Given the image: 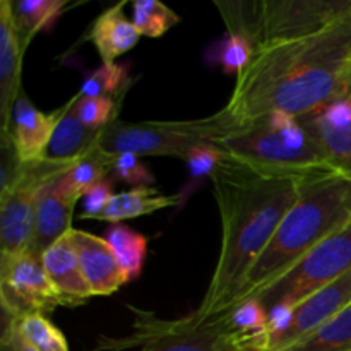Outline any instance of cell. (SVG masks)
I'll list each match as a JSON object with an SVG mask.
<instances>
[{
  "label": "cell",
  "mask_w": 351,
  "mask_h": 351,
  "mask_svg": "<svg viewBox=\"0 0 351 351\" xmlns=\"http://www.w3.org/2000/svg\"><path fill=\"white\" fill-rule=\"evenodd\" d=\"M228 31L252 41L225 108L237 123L302 117L351 84V0L216 2Z\"/></svg>",
  "instance_id": "obj_1"
},
{
  "label": "cell",
  "mask_w": 351,
  "mask_h": 351,
  "mask_svg": "<svg viewBox=\"0 0 351 351\" xmlns=\"http://www.w3.org/2000/svg\"><path fill=\"white\" fill-rule=\"evenodd\" d=\"M221 221V245L213 278L195 314L219 315L235 305L247 274L266 250L304 182L269 173L230 156L211 175Z\"/></svg>",
  "instance_id": "obj_2"
},
{
  "label": "cell",
  "mask_w": 351,
  "mask_h": 351,
  "mask_svg": "<svg viewBox=\"0 0 351 351\" xmlns=\"http://www.w3.org/2000/svg\"><path fill=\"white\" fill-rule=\"evenodd\" d=\"M350 219L351 177L329 175L305 182L297 202L247 274L235 305L259 297Z\"/></svg>",
  "instance_id": "obj_3"
},
{
  "label": "cell",
  "mask_w": 351,
  "mask_h": 351,
  "mask_svg": "<svg viewBox=\"0 0 351 351\" xmlns=\"http://www.w3.org/2000/svg\"><path fill=\"white\" fill-rule=\"evenodd\" d=\"M216 146L250 167L293 177L304 184L339 175L326 163L300 117L283 112L267 113L240 123Z\"/></svg>",
  "instance_id": "obj_4"
},
{
  "label": "cell",
  "mask_w": 351,
  "mask_h": 351,
  "mask_svg": "<svg viewBox=\"0 0 351 351\" xmlns=\"http://www.w3.org/2000/svg\"><path fill=\"white\" fill-rule=\"evenodd\" d=\"M132 314L130 332L123 338L99 336L95 351H266L256 339L239 335L225 314H195L163 319L153 311L127 305Z\"/></svg>",
  "instance_id": "obj_5"
},
{
  "label": "cell",
  "mask_w": 351,
  "mask_h": 351,
  "mask_svg": "<svg viewBox=\"0 0 351 351\" xmlns=\"http://www.w3.org/2000/svg\"><path fill=\"white\" fill-rule=\"evenodd\" d=\"M239 123L223 106L209 117L173 122H119L101 130L98 147L105 153H130L136 156H187L192 147L219 143Z\"/></svg>",
  "instance_id": "obj_6"
},
{
  "label": "cell",
  "mask_w": 351,
  "mask_h": 351,
  "mask_svg": "<svg viewBox=\"0 0 351 351\" xmlns=\"http://www.w3.org/2000/svg\"><path fill=\"white\" fill-rule=\"evenodd\" d=\"M351 271V219L319 243L280 281L259 295L269 314L293 312L297 305L321 288Z\"/></svg>",
  "instance_id": "obj_7"
},
{
  "label": "cell",
  "mask_w": 351,
  "mask_h": 351,
  "mask_svg": "<svg viewBox=\"0 0 351 351\" xmlns=\"http://www.w3.org/2000/svg\"><path fill=\"white\" fill-rule=\"evenodd\" d=\"M74 163L47 158L36 163H24L16 184L0 192V263L27 252L34 232L38 192L51 178L64 175Z\"/></svg>",
  "instance_id": "obj_8"
},
{
  "label": "cell",
  "mask_w": 351,
  "mask_h": 351,
  "mask_svg": "<svg viewBox=\"0 0 351 351\" xmlns=\"http://www.w3.org/2000/svg\"><path fill=\"white\" fill-rule=\"evenodd\" d=\"M0 305L3 317L12 321L33 314L47 315L64 307L41 257L31 254L0 263Z\"/></svg>",
  "instance_id": "obj_9"
},
{
  "label": "cell",
  "mask_w": 351,
  "mask_h": 351,
  "mask_svg": "<svg viewBox=\"0 0 351 351\" xmlns=\"http://www.w3.org/2000/svg\"><path fill=\"white\" fill-rule=\"evenodd\" d=\"M351 305V271L293 308L287 328L271 336L267 351H290Z\"/></svg>",
  "instance_id": "obj_10"
},
{
  "label": "cell",
  "mask_w": 351,
  "mask_h": 351,
  "mask_svg": "<svg viewBox=\"0 0 351 351\" xmlns=\"http://www.w3.org/2000/svg\"><path fill=\"white\" fill-rule=\"evenodd\" d=\"M300 120L326 163L336 173L351 177V84Z\"/></svg>",
  "instance_id": "obj_11"
},
{
  "label": "cell",
  "mask_w": 351,
  "mask_h": 351,
  "mask_svg": "<svg viewBox=\"0 0 351 351\" xmlns=\"http://www.w3.org/2000/svg\"><path fill=\"white\" fill-rule=\"evenodd\" d=\"M62 113L64 106L53 112H41L21 91L14 103L9 132L0 137V143H10L23 163H36L45 160L48 144Z\"/></svg>",
  "instance_id": "obj_12"
},
{
  "label": "cell",
  "mask_w": 351,
  "mask_h": 351,
  "mask_svg": "<svg viewBox=\"0 0 351 351\" xmlns=\"http://www.w3.org/2000/svg\"><path fill=\"white\" fill-rule=\"evenodd\" d=\"M23 50L14 19L12 2H0V137L7 136L12 120V108L21 89Z\"/></svg>",
  "instance_id": "obj_13"
},
{
  "label": "cell",
  "mask_w": 351,
  "mask_h": 351,
  "mask_svg": "<svg viewBox=\"0 0 351 351\" xmlns=\"http://www.w3.org/2000/svg\"><path fill=\"white\" fill-rule=\"evenodd\" d=\"M69 233L93 297H106L119 291L125 285V278L108 242L82 230L72 228Z\"/></svg>",
  "instance_id": "obj_14"
},
{
  "label": "cell",
  "mask_w": 351,
  "mask_h": 351,
  "mask_svg": "<svg viewBox=\"0 0 351 351\" xmlns=\"http://www.w3.org/2000/svg\"><path fill=\"white\" fill-rule=\"evenodd\" d=\"M62 177V175H60ZM51 178L38 192L36 213H34V232L29 249L26 254L41 257L48 247L67 235L72 230V213L75 202H72L62 192L58 178Z\"/></svg>",
  "instance_id": "obj_15"
},
{
  "label": "cell",
  "mask_w": 351,
  "mask_h": 351,
  "mask_svg": "<svg viewBox=\"0 0 351 351\" xmlns=\"http://www.w3.org/2000/svg\"><path fill=\"white\" fill-rule=\"evenodd\" d=\"M41 263H43L51 285L60 295L64 307L82 305L93 297L91 290L84 280V274H82L71 233L64 235L53 245L48 247L41 256Z\"/></svg>",
  "instance_id": "obj_16"
},
{
  "label": "cell",
  "mask_w": 351,
  "mask_h": 351,
  "mask_svg": "<svg viewBox=\"0 0 351 351\" xmlns=\"http://www.w3.org/2000/svg\"><path fill=\"white\" fill-rule=\"evenodd\" d=\"M123 7L125 2L108 7L93 21L86 34V38L95 45L101 64H113L115 58L132 50L141 40L139 31L123 14Z\"/></svg>",
  "instance_id": "obj_17"
},
{
  "label": "cell",
  "mask_w": 351,
  "mask_h": 351,
  "mask_svg": "<svg viewBox=\"0 0 351 351\" xmlns=\"http://www.w3.org/2000/svg\"><path fill=\"white\" fill-rule=\"evenodd\" d=\"M75 101H77V95L72 96L64 105V113L48 144L47 156H45L47 160L62 161V163L77 161L98 146V137L101 132L88 129L81 122L75 110Z\"/></svg>",
  "instance_id": "obj_18"
},
{
  "label": "cell",
  "mask_w": 351,
  "mask_h": 351,
  "mask_svg": "<svg viewBox=\"0 0 351 351\" xmlns=\"http://www.w3.org/2000/svg\"><path fill=\"white\" fill-rule=\"evenodd\" d=\"M180 202L182 197L178 194L167 195L153 187H134L130 191L117 192L98 219L115 225L122 223L123 219L139 218V216L153 215L161 209L175 208Z\"/></svg>",
  "instance_id": "obj_19"
},
{
  "label": "cell",
  "mask_w": 351,
  "mask_h": 351,
  "mask_svg": "<svg viewBox=\"0 0 351 351\" xmlns=\"http://www.w3.org/2000/svg\"><path fill=\"white\" fill-rule=\"evenodd\" d=\"M113 160H115V156L105 153V151L99 149V147L96 146L91 153H88L86 156H82L81 160L75 161V163L58 178L62 192H64L72 202L77 204L79 199L84 197V195L88 194L89 189H93L96 184L105 180V178L112 177Z\"/></svg>",
  "instance_id": "obj_20"
},
{
  "label": "cell",
  "mask_w": 351,
  "mask_h": 351,
  "mask_svg": "<svg viewBox=\"0 0 351 351\" xmlns=\"http://www.w3.org/2000/svg\"><path fill=\"white\" fill-rule=\"evenodd\" d=\"M103 239L108 242L120 264L125 283H130L143 273L147 256V239L123 223H115L106 228Z\"/></svg>",
  "instance_id": "obj_21"
},
{
  "label": "cell",
  "mask_w": 351,
  "mask_h": 351,
  "mask_svg": "<svg viewBox=\"0 0 351 351\" xmlns=\"http://www.w3.org/2000/svg\"><path fill=\"white\" fill-rule=\"evenodd\" d=\"M67 9L65 0H19L12 2L14 19L23 50L26 51L31 40L40 31L47 29Z\"/></svg>",
  "instance_id": "obj_22"
},
{
  "label": "cell",
  "mask_w": 351,
  "mask_h": 351,
  "mask_svg": "<svg viewBox=\"0 0 351 351\" xmlns=\"http://www.w3.org/2000/svg\"><path fill=\"white\" fill-rule=\"evenodd\" d=\"M132 84L129 69L122 64H101L84 75L77 95L84 98H125L127 89Z\"/></svg>",
  "instance_id": "obj_23"
},
{
  "label": "cell",
  "mask_w": 351,
  "mask_h": 351,
  "mask_svg": "<svg viewBox=\"0 0 351 351\" xmlns=\"http://www.w3.org/2000/svg\"><path fill=\"white\" fill-rule=\"evenodd\" d=\"M180 23V16L160 0H136L132 3V24L141 36L160 38Z\"/></svg>",
  "instance_id": "obj_24"
},
{
  "label": "cell",
  "mask_w": 351,
  "mask_h": 351,
  "mask_svg": "<svg viewBox=\"0 0 351 351\" xmlns=\"http://www.w3.org/2000/svg\"><path fill=\"white\" fill-rule=\"evenodd\" d=\"M290 351H351V305Z\"/></svg>",
  "instance_id": "obj_25"
},
{
  "label": "cell",
  "mask_w": 351,
  "mask_h": 351,
  "mask_svg": "<svg viewBox=\"0 0 351 351\" xmlns=\"http://www.w3.org/2000/svg\"><path fill=\"white\" fill-rule=\"evenodd\" d=\"M17 329L36 351H71L64 332L47 315H26L17 321Z\"/></svg>",
  "instance_id": "obj_26"
},
{
  "label": "cell",
  "mask_w": 351,
  "mask_h": 351,
  "mask_svg": "<svg viewBox=\"0 0 351 351\" xmlns=\"http://www.w3.org/2000/svg\"><path fill=\"white\" fill-rule=\"evenodd\" d=\"M123 98H84V96L77 95V101H75V110L88 129L101 132L106 127L117 122V117L120 113V106H122Z\"/></svg>",
  "instance_id": "obj_27"
},
{
  "label": "cell",
  "mask_w": 351,
  "mask_h": 351,
  "mask_svg": "<svg viewBox=\"0 0 351 351\" xmlns=\"http://www.w3.org/2000/svg\"><path fill=\"white\" fill-rule=\"evenodd\" d=\"M250 55H252V41L242 31L232 29L228 31V36L219 47L218 62L221 65L223 72L230 75H239L249 64Z\"/></svg>",
  "instance_id": "obj_28"
},
{
  "label": "cell",
  "mask_w": 351,
  "mask_h": 351,
  "mask_svg": "<svg viewBox=\"0 0 351 351\" xmlns=\"http://www.w3.org/2000/svg\"><path fill=\"white\" fill-rule=\"evenodd\" d=\"M225 158V149H221V147L213 143H206L192 147L187 156L184 158V163L187 165L191 180H199L202 177L211 178V175L215 173V170Z\"/></svg>",
  "instance_id": "obj_29"
},
{
  "label": "cell",
  "mask_w": 351,
  "mask_h": 351,
  "mask_svg": "<svg viewBox=\"0 0 351 351\" xmlns=\"http://www.w3.org/2000/svg\"><path fill=\"white\" fill-rule=\"evenodd\" d=\"M112 177L122 180L134 187H151L154 184V177L139 156L130 153L117 154L113 160Z\"/></svg>",
  "instance_id": "obj_30"
},
{
  "label": "cell",
  "mask_w": 351,
  "mask_h": 351,
  "mask_svg": "<svg viewBox=\"0 0 351 351\" xmlns=\"http://www.w3.org/2000/svg\"><path fill=\"white\" fill-rule=\"evenodd\" d=\"M113 177L105 178L99 184H96L95 187L89 189L88 194L82 197V219H98L101 216V213L105 211L106 206H108L110 199L115 195L113 192Z\"/></svg>",
  "instance_id": "obj_31"
},
{
  "label": "cell",
  "mask_w": 351,
  "mask_h": 351,
  "mask_svg": "<svg viewBox=\"0 0 351 351\" xmlns=\"http://www.w3.org/2000/svg\"><path fill=\"white\" fill-rule=\"evenodd\" d=\"M0 351H36L17 329V321L2 315V338H0Z\"/></svg>",
  "instance_id": "obj_32"
}]
</instances>
